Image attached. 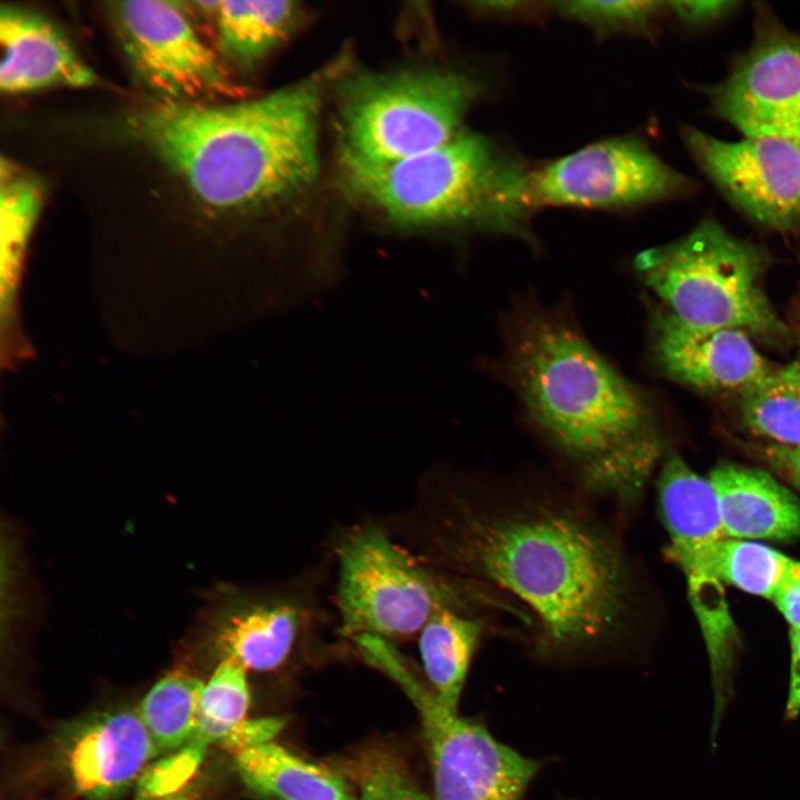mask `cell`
Masks as SVG:
<instances>
[{
	"mask_svg": "<svg viewBox=\"0 0 800 800\" xmlns=\"http://www.w3.org/2000/svg\"><path fill=\"white\" fill-rule=\"evenodd\" d=\"M738 4L736 1H670L666 8L688 24L707 26L729 14Z\"/></svg>",
	"mask_w": 800,
	"mask_h": 800,
	"instance_id": "f546056e",
	"label": "cell"
},
{
	"mask_svg": "<svg viewBox=\"0 0 800 800\" xmlns=\"http://www.w3.org/2000/svg\"><path fill=\"white\" fill-rule=\"evenodd\" d=\"M791 668L787 714L796 718L800 713V627L790 628Z\"/></svg>",
	"mask_w": 800,
	"mask_h": 800,
	"instance_id": "d6a6232c",
	"label": "cell"
},
{
	"mask_svg": "<svg viewBox=\"0 0 800 800\" xmlns=\"http://www.w3.org/2000/svg\"><path fill=\"white\" fill-rule=\"evenodd\" d=\"M790 332L798 344V357L800 358V288L792 304Z\"/></svg>",
	"mask_w": 800,
	"mask_h": 800,
	"instance_id": "836d02e7",
	"label": "cell"
},
{
	"mask_svg": "<svg viewBox=\"0 0 800 800\" xmlns=\"http://www.w3.org/2000/svg\"><path fill=\"white\" fill-rule=\"evenodd\" d=\"M362 657L389 676L417 710L432 772V800H522L540 762L497 740L439 701L392 642L371 638Z\"/></svg>",
	"mask_w": 800,
	"mask_h": 800,
	"instance_id": "ba28073f",
	"label": "cell"
},
{
	"mask_svg": "<svg viewBox=\"0 0 800 800\" xmlns=\"http://www.w3.org/2000/svg\"><path fill=\"white\" fill-rule=\"evenodd\" d=\"M419 524L424 562L499 587L534 613L542 657L587 652L630 631L629 563L579 506L544 494L451 489L427 502Z\"/></svg>",
	"mask_w": 800,
	"mask_h": 800,
	"instance_id": "6da1fadb",
	"label": "cell"
},
{
	"mask_svg": "<svg viewBox=\"0 0 800 800\" xmlns=\"http://www.w3.org/2000/svg\"><path fill=\"white\" fill-rule=\"evenodd\" d=\"M651 338L652 356L660 370L701 392L741 394L776 367L747 332L689 327L666 310L653 318Z\"/></svg>",
	"mask_w": 800,
	"mask_h": 800,
	"instance_id": "2e32d148",
	"label": "cell"
},
{
	"mask_svg": "<svg viewBox=\"0 0 800 800\" xmlns=\"http://www.w3.org/2000/svg\"><path fill=\"white\" fill-rule=\"evenodd\" d=\"M219 48L233 63L250 68L264 59L293 29V1H218Z\"/></svg>",
	"mask_w": 800,
	"mask_h": 800,
	"instance_id": "44dd1931",
	"label": "cell"
},
{
	"mask_svg": "<svg viewBox=\"0 0 800 800\" xmlns=\"http://www.w3.org/2000/svg\"><path fill=\"white\" fill-rule=\"evenodd\" d=\"M697 183L634 137L597 141L532 171L539 207L618 210L690 196Z\"/></svg>",
	"mask_w": 800,
	"mask_h": 800,
	"instance_id": "30bf717a",
	"label": "cell"
},
{
	"mask_svg": "<svg viewBox=\"0 0 800 800\" xmlns=\"http://www.w3.org/2000/svg\"><path fill=\"white\" fill-rule=\"evenodd\" d=\"M284 724V718L280 717L246 719L221 741V744L234 754L243 749L273 741Z\"/></svg>",
	"mask_w": 800,
	"mask_h": 800,
	"instance_id": "f1b7e54d",
	"label": "cell"
},
{
	"mask_svg": "<svg viewBox=\"0 0 800 800\" xmlns=\"http://www.w3.org/2000/svg\"><path fill=\"white\" fill-rule=\"evenodd\" d=\"M320 613L301 584L241 594L217 620L213 646L221 659H233L247 671H274L319 631Z\"/></svg>",
	"mask_w": 800,
	"mask_h": 800,
	"instance_id": "9a60e30c",
	"label": "cell"
},
{
	"mask_svg": "<svg viewBox=\"0 0 800 800\" xmlns=\"http://www.w3.org/2000/svg\"><path fill=\"white\" fill-rule=\"evenodd\" d=\"M348 190L407 226L527 236L536 207L531 172L491 137L461 130L446 143L393 162L340 153Z\"/></svg>",
	"mask_w": 800,
	"mask_h": 800,
	"instance_id": "277c9868",
	"label": "cell"
},
{
	"mask_svg": "<svg viewBox=\"0 0 800 800\" xmlns=\"http://www.w3.org/2000/svg\"><path fill=\"white\" fill-rule=\"evenodd\" d=\"M319 73L256 100L161 101L133 116V133L217 209L281 204L319 172Z\"/></svg>",
	"mask_w": 800,
	"mask_h": 800,
	"instance_id": "3957f363",
	"label": "cell"
},
{
	"mask_svg": "<svg viewBox=\"0 0 800 800\" xmlns=\"http://www.w3.org/2000/svg\"><path fill=\"white\" fill-rule=\"evenodd\" d=\"M506 370L536 429L594 492L634 503L662 452L653 409L560 311L517 312Z\"/></svg>",
	"mask_w": 800,
	"mask_h": 800,
	"instance_id": "7a4b0ae2",
	"label": "cell"
},
{
	"mask_svg": "<svg viewBox=\"0 0 800 800\" xmlns=\"http://www.w3.org/2000/svg\"><path fill=\"white\" fill-rule=\"evenodd\" d=\"M708 481L728 538L788 541L800 537V502L769 472L721 462Z\"/></svg>",
	"mask_w": 800,
	"mask_h": 800,
	"instance_id": "ac0fdd59",
	"label": "cell"
},
{
	"mask_svg": "<svg viewBox=\"0 0 800 800\" xmlns=\"http://www.w3.org/2000/svg\"><path fill=\"white\" fill-rule=\"evenodd\" d=\"M793 559L763 543L724 538L717 567L724 584L772 599Z\"/></svg>",
	"mask_w": 800,
	"mask_h": 800,
	"instance_id": "d4e9b609",
	"label": "cell"
},
{
	"mask_svg": "<svg viewBox=\"0 0 800 800\" xmlns=\"http://www.w3.org/2000/svg\"><path fill=\"white\" fill-rule=\"evenodd\" d=\"M753 38L727 77L706 88L712 111L744 137L800 142V32L758 3Z\"/></svg>",
	"mask_w": 800,
	"mask_h": 800,
	"instance_id": "8fae6325",
	"label": "cell"
},
{
	"mask_svg": "<svg viewBox=\"0 0 800 800\" xmlns=\"http://www.w3.org/2000/svg\"><path fill=\"white\" fill-rule=\"evenodd\" d=\"M0 42L3 92L21 93L61 86L83 88L98 80L61 30L34 11L2 7Z\"/></svg>",
	"mask_w": 800,
	"mask_h": 800,
	"instance_id": "e0dca14e",
	"label": "cell"
},
{
	"mask_svg": "<svg viewBox=\"0 0 800 800\" xmlns=\"http://www.w3.org/2000/svg\"><path fill=\"white\" fill-rule=\"evenodd\" d=\"M203 686L198 677L176 669L143 698L138 710L160 751L176 750L192 740Z\"/></svg>",
	"mask_w": 800,
	"mask_h": 800,
	"instance_id": "603a6c76",
	"label": "cell"
},
{
	"mask_svg": "<svg viewBox=\"0 0 800 800\" xmlns=\"http://www.w3.org/2000/svg\"><path fill=\"white\" fill-rule=\"evenodd\" d=\"M681 138L701 171L727 200L757 223L800 230V142L773 136L726 141L693 127Z\"/></svg>",
	"mask_w": 800,
	"mask_h": 800,
	"instance_id": "7c38bea8",
	"label": "cell"
},
{
	"mask_svg": "<svg viewBox=\"0 0 800 800\" xmlns=\"http://www.w3.org/2000/svg\"><path fill=\"white\" fill-rule=\"evenodd\" d=\"M743 426L756 437L782 447L800 446V358L774 367L740 394Z\"/></svg>",
	"mask_w": 800,
	"mask_h": 800,
	"instance_id": "7402d4cb",
	"label": "cell"
},
{
	"mask_svg": "<svg viewBox=\"0 0 800 800\" xmlns=\"http://www.w3.org/2000/svg\"><path fill=\"white\" fill-rule=\"evenodd\" d=\"M42 202V187L1 160L0 221L2 271L14 276Z\"/></svg>",
	"mask_w": 800,
	"mask_h": 800,
	"instance_id": "484cf974",
	"label": "cell"
},
{
	"mask_svg": "<svg viewBox=\"0 0 800 800\" xmlns=\"http://www.w3.org/2000/svg\"><path fill=\"white\" fill-rule=\"evenodd\" d=\"M350 768L358 800H431L419 789L401 758L389 749H369Z\"/></svg>",
	"mask_w": 800,
	"mask_h": 800,
	"instance_id": "4316f807",
	"label": "cell"
},
{
	"mask_svg": "<svg viewBox=\"0 0 800 800\" xmlns=\"http://www.w3.org/2000/svg\"><path fill=\"white\" fill-rule=\"evenodd\" d=\"M758 453L800 490V446L782 447L768 443L760 447Z\"/></svg>",
	"mask_w": 800,
	"mask_h": 800,
	"instance_id": "1f68e13d",
	"label": "cell"
},
{
	"mask_svg": "<svg viewBox=\"0 0 800 800\" xmlns=\"http://www.w3.org/2000/svg\"><path fill=\"white\" fill-rule=\"evenodd\" d=\"M771 600L790 628L800 627V561L793 559Z\"/></svg>",
	"mask_w": 800,
	"mask_h": 800,
	"instance_id": "4dcf8cb0",
	"label": "cell"
},
{
	"mask_svg": "<svg viewBox=\"0 0 800 800\" xmlns=\"http://www.w3.org/2000/svg\"><path fill=\"white\" fill-rule=\"evenodd\" d=\"M243 784L267 800H358L348 780L269 741L233 754Z\"/></svg>",
	"mask_w": 800,
	"mask_h": 800,
	"instance_id": "d6986e66",
	"label": "cell"
},
{
	"mask_svg": "<svg viewBox=\"0 0 800 800\" xmlns=\"http://www.w3.org/2000/svg\"><path fill=\"white\" fill-rule=\"evenodd\" d=\"M336 604L340 632L393 643L419 634L438 612L478 609L518 611L484 583L430 566L393 541L380 524L347 531L336 547Z\"/></svg>",
	"mask_w": 800,
	"mask_h": 800,
	"instance_id": "8992f818",
	"label": "cell"
},
{
	"mask_svg": "<svg viewBox=\"0 0 800 800\" xmlns=\"http://www.w3.org/2000/svg\"><path fill=\"white\" fill-rule=\"evenodd\" d=\"M160 750L137 709L94 712L64 728L54 764L70 790L87 800H110L128 788Z\"/></svg>",
	"mask_w": 800,
	"mask_h": 800,
	"instance_id": "5bb4252c",
	"label": "cell"
},
{
	"mask_svg": "<svg viewBox=\"0 0 800 800\" xmlns=\"http://www.w3.org/2000/svg\"><path fill=\"white\" fill-rule=\"evenodd\" d=\"M657 489L669 536L664 554L686 578L689 600L710 659L718 721L730 694L739 644L717 567L718 547L728 537L711 484L680 454H671L662 462Z\"/></svg>",
	"mask_w": 800,
	"mask_h": 800,
	"instance_id": "9c48e42d",
	"label": "cell"
},
{
	"mask_svg": "<svg viewBox=\"0 0 800 800\" xmlns=\"http://www.w3.org/2000/svg\"><path fill=\"white\" fill-rule=\"evenodd\" d=\"M767 249L706 218L682 238L636 259L646 284L680 322L699 329H738L769 341L790 337L764 288Z\"/></svg>",
	"mask_w": 800,
	"mask_h": 800,
	"instance_id": "5b68a950",
	"label": "cell"
},
{
	"mask_svg": "<svg viewBox=\"0 0 800 800\" xmlns=\"http://www.w3.org/2000/svg\"><path fill=\"white\" fill-rule=\"evenodd\" d=\"M486 630L474 614L443 610L419 633L426 681L440 702L457 711L473 653Z\"/></svg>",
	"mask_w": 800,
	"mask_h": 800,
	"instance_id": "ffe728a7",
	"label": "cell"
},
{
	"mask_svg": "<svg viewBox=\"0 0 800 800\" xmlns=\"http://www.w3.org/2000/svg\"><path fill=\"white\" fill-rule=\"evenodd\" d=\"M480 91L452 69L358 74L341 90L340 153L384 163L432 150L461 131Z\"/></svg>",
	"mask_w": 800,
	"mask_h": 800,
	"instance_id": "52a82bcc",
	"label": "cell"
},
{
	"mask_svg": "<svg viewBox=\"0 0 800 800\" xmlns=\"http://www.w3.org/2000/svg\"><path fill=\"white\" fill-rule=\"evenodd\" d=\"M250 704L247 669L233 659H221L204 683L192 740L202 749L220 742L243 720Z\"/></svg>",
	"mask_w": 800,
	"mask_h": 800,
	"instance_id": "cb8c5ba5",
	"label": "cell"
},
{
	"mask_svg": "<svg viewBox=\"0 0 800 800\" xmlns=\"http://www.w3.org/2000/svg\"><path fill=\"white\" fill-rule=\"evenodd\" d=\"M110 10L136 73L163 101L196 102L233 90L178 2L121 1Z\"/></svg>",
	"mask_w": 800,
	"mask_h": 800,
	"instance_id": "4fadbf2b",
	"label": "cell"
},
{
	"mask_svg": "<svg viewBox=\"0 0 800 800\" xmlns=\"http://www.w3.org/2000/svg\"><path fill=\"white\" fill-rule=\"evenodd\" d=\"M553 4L564 17L602 33L648 31L666 7V2L658 1H564Z\"/></svg>",
	"mask_w": 800,
	"mask_h": 800,
	"instance_id": "83f0119b",
	"label": "cell"
}]
</instances>
